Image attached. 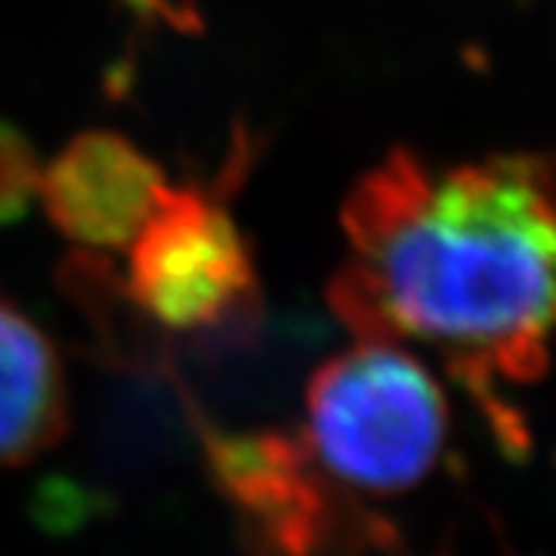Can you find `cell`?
I'll return each instance as SVG.
<instances>
[{"mask_svg":"<svg viewBox=\"0 0 556 556\" xmlns=\"http://www.w3.org/2000/svg\"><path fill=\"white\" fill-rule=\"evenodd\" d=\"M350 260L331 306L356 338L433 350L507 448L526 433L501 387L535 383L554 321V199L535 155L433 167L396 149L343 201Z\"/></svg>","mask_w":556,"mask_h":556,"instance_id":"6da1fadb","label":"cell"},{"mask_svg":"<svg viewBox=\"0 0 556 556\" xmlns=\"http://www.w3.org/2000/svg\"><path fill=\"white\" fill-rule=\"evenodd\" d=\"M448 399L402 343L358 338L306 387L303 445L340 492L402 495L437 470Z\"/></svg>","mask_w":556,"mask_h":556,"instance_id":"7a4b0ae2","label":"cell"},{"mask_svg":"<svg viewBox=\"0 0 556 556\" xmlns=\"http://www.w3.org/2000/svg\"><path fill=\"white\" fill-rule=\"evenodd\" d=\"M127 294L179 334L232 328L257 309V273L232 214L211 192L167 186L130 241Z\"/></svg>","mask_w":556,"mask_h":556,"instance_id":"3957f363","label":"cell"},{"mask_svg":"<svg viewBox=\"0 0 556 556\" xmlns=\"http://www.w3.org/2000/svg\"><path fill=\"white\" fill-rule=\"evenodd\" d=\"M211 473L260 556H334L353 532L343 495L285 433H207Z\"/></svg>","mask_w":556,"mask_h":556,"instance_id":"277c9868","label":"cell"},{"mask_svg":"<svg viewBox=\"0 0 556 556\" xmlns=\"http://www.w3.org/2000/svg\"><path fill=\"white\" fill-rule=\"evenodd\" d=\"M164 189L167 179L159 164L112 130L75 137L38 179L50 223L65 239L93 251L130 248Z\"/></svg>","mask_w":556,"mask_h":556,"instance_id":"5b68a950","label":"cell"},{"mask_svg":"<svg viewBox=\"0 0 556 556\" xmlns=\"http://www.w3.org/2000/svg\"><path fill=\"white\" fill-rule=\"evenodd\" d=\"M68 430V383L53 340L0 300V470L50 452Z\"/></svg>","mask_w":556,"mask_h":556,"instance_id":"8992f818","label":"cell"},{"mask_svg":"<svg viewBox=\"0 0 556 556\" xmlns=\"http://www.w3.org/2000/svg\"><path fill=\"white\" fill-rule=\"evenodd\" d=\"M40 164L28 137L13 124L0 121V226L28 214L38 195Z\"/></svg>","mask_w":556,"mask_h":556,"instance_id":"52a82bcc","label":"cell"},{"mask_svg":"<svg viewBox=\"0 0 556 556\" xmlns=\"http://www.w3.org/2000/svg\"><path fill=\"white\" fill-rule=\"evenodd\" d=\"M134 16L149 22H161L170 28H192L199 20L195 0H118Z\"/></svg>","mask_w":556,"mask_h":556,"instance_id":"ba28073f","label":"cell"}]
</instances>
